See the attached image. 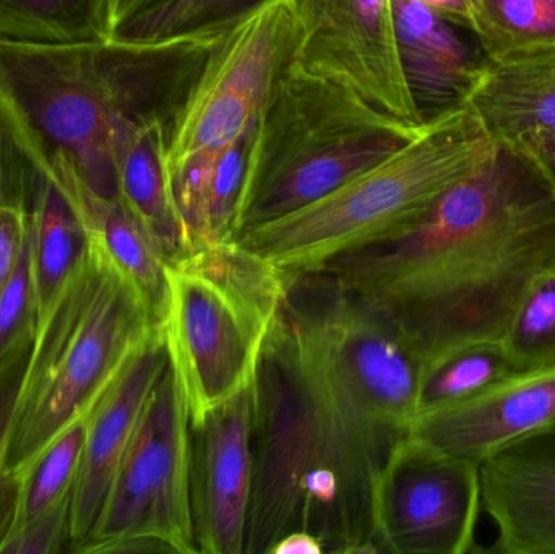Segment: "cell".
<instances>
[{
    "label": "cell",
    "mask_w": 555,
    "mask_h": 554,
    "mask_svg": "<svg viewBox=\"0 0 555 554\" xmlns=\"http://www.w3.org/2000/svg\"><path fill=\"white\" fill-rule=\"evenodd\" d=\"M555 428V364L511 374L478 396L417 415L411 435L481 464L508 446Z\"/></svg>",
    "instance_id": "obj_14"
},
{
    "label": "cell",
    "mask_w": 555,
    "mask_h": 554,
    "mask_svg": "<svg viewBox=\"0 0 555 554\" xmlns=\"http://www.w3.org/2000/svg\"><path fill=\"white\" fill-rule=\"evenodd\" d=\"M270 0H156L117 25L111 38L158 42L179 38H220Z\"/></svg>",
    "instance_id": "obj_23"
},
{
    "label": "cell",
    "mask_w": 555,
    "mask_h": 554,
    "mask_svg": "<svg viewBox=\"0 0 555 554\" xmlns=\"http://www.w3.org/2000/svg\"><path fill=\"white\" fill-rule=\"evenodd\" d=\"M555 429V428H554Z\"/></svg>",
    "instance_id": "obj_35"
},
{
    "label": "cell",
    "mask_w": 555,
    "mask_h": 554,
    "mask_svg": "<svg viewBox=\"0 0 555 554\" xmlns=\"http://www.w3.org/2000/svg\"><path fill=\"white\" fill-rule=\"evenodd\" d=\"M253 384L192 426L191 488L202 554H244L254 490Z\"/></svg>",
    "instance_id": "obj_12"
},
{
    "label": "cell",
    "mask_w": 555,
    "mask_h": 554,
    "mask_svg": "<svg viewBox=\"0 0 555 554\" xmlns=\"http://www.w3.org/2000/svg\"><path fill=\"white\" fill-rule=\"evenodd\" d=\"M33 340L13 348L0 360V549L15 527L22 500V485L10 467V452L16 403Z\"/></svg>",
    "instance_id": "obj_29"
},
{
    "label": "cell",
    "mask_w": 555,
    "mask_h": 554,
    "mask_svg": "<svg viewBox=\"0 0 555 554\" xmlns=\"http://www.w3.org/2000/svg\"><path fill=\"white\" fill-rule=\"evenodd\" d=\"M109 2L111 33L120 23L155 3L156 0H107Z\"/></svg>",
    "instance_id": "obj_34"
},
{
    "label": "cell",
    "mask_w": 555,
    "mask_h": 554,
    "mask_svg": "<svg viewBox=\"0 0 555 554\" xmlns=\"http://www.w3.org/2000/svg\"><path fill=\"white\" fill-rule=\"evenodd\" d=\"M479 465L404 435L378 472L372 493L378 553L476 552L482 513Z\"/></svg>",
    "instance_id": "obj_10"
},
{
    "label": "cell",
    "mask_w": 555,
    "mask_h": 554,
    "mask_svg": "<svg viewBox=\"0 0 555 554\" xmlns=\"http://www.w3.org/2000/svg\"><path fill=\"white\" fill-rule=\"evenodd\" d=\"M220 38L75 44L0 39V94L91 194L119 201L117 155L127 137L152 120L172 127Z\"/></svg>",
    "instance_id": "obj_3"
},
{
    "label": "cell",
    "mask_w": 555,
    "mask_h": 554,
    "mask_svg": "<svg viewBox=\"0 0 555 554\" xmlns=\"http://www.w3.org/2000/svg\"><path fill=\"white\" fill-rule=\"evenodd\" d=\"M404 80L424 123L469 103L489 61L455 23L421 0H391Z\"/></svg>",
    "instance_id": "obj_16"
},
{
    "label": "cell",
    "mask_w": 555,
    "mask_h": 554,
    "mask_svg": "<svg viewBox=\"0 0 555 554\" xmlns=\"http://www.w3.org/2000/svg\"><path fill=\"white\" fill-rule=\"evenodd\" d=\"M111 38L107 0H0V39L75 44Z\"/></svg>",
    "instance_id": "obj_22"
},
{
    "label": "cell",
    "mask_w": 555,
    "mask_h": 554,
    "mask_svg": "<svg viewBox=\"0 0 555 554\" xmlns=\"http://www.w3.org/2000/svg\"><path fill=\"white\" fill-rule=\"evenodd\" d=\"M293 5L297 64L411 126L426 124L404 80L391 0H293Z\"/></svg>",
    "instance_id": "obj_11"
},
{
    "label": "cell",
    "mask_w": 555,
    "mask_h": 554,
    "mask_svg": "<svg viewBox=\"0 0 555 554\" xmlns=\"http://www.w3.org/2000/svg\"><path fill=\"white\" fill-rule=\"evenodd\" d=\"M168 363V348L159 328L130 358L88 416L83 452L72 488L70 553H78L93 533L146 402Z\"/></svg>",
    "instance_id": "obj_13"
},
{
    "label": "cell",
    "mask_w": 555,
    "mask_h": 554,
    "mask_svg": "<svg viewBox=\"0 0 555 554\" xmlns=\"http://www.w3.org/2000/svg\"><path fill=\"white\" fill-rule=\"evenodd\" d=\"M72 493L55 501L35 519L15 530L0 549V554L70 553Z\"/></svg>",
    "instance_id": "obj_30"
},
{
    "label": "cell",
    "mask_w": 555,
    "mask_h": 554,
    "mask_svg": "<svg viewBox=\"0 0 555 554\" xmlns=\"http://www.w3.org/2000/svg\"><path fill=\"white\" fill-rule=\"evenodd\" d=\"M511 145L524 150L555 185V132L538 133Z\"/></svg>",
    "instance_id": "obj_31"
},
{
    "label": "cell",
    "mask_w": 555,
    "mask_h": 554,
    "mask_svg": "<svg viewBox=\"0 0 555 554\" xmlns=\"http://www.w3.org/2000/svg\"><path fill=\"white\" fill-rule=\"evenodd\" d=\"M498 146L475 107L465 104L430 119L390 158L307 207L244 231L237 241L286 272H317L341 254L417 223Z\"/></svg>",
    "instance_id": "obj_5"
},
{
    "label": "cell",
    "mask_w": 555,
    "mask_h": 554,
    "mask_svg": "<svg viewBox=\"0 0 555 554\" xmlns=\"http://www.w3.org/2000/svg\"><path fill=\"white\" fill-rule=\"evenodd\" d=\"M259 126L260 120L240 139L220 152L211 153L205 194L207 244L233 241L240 236L241 211Z\"/></svg>",
    "instance_id": "obj_26"
},
{
    "label": "cell",
    "mask_w": 555,
    "mask_h": 554,
    "mask_svg": "<svg viewBox=\"0 0 555 554\" xmlns=\"http://www.w3.org/2000/svg\"><path fill=\"white\" fill-rule=\"evenodd\" d=\"M398 335L421 374L475 345H501L531 288L555 272V185L518 146L450 189L406 230L317 270Z\"/></svg>",
    "instance_id": "obj_2"
},
{
    "label": "cell",
    "mask_w": 555,
    "mask_h": 554,
    "mask_svg": "<svg viewBox=\"0 0 555 554\" xmlns=\"http://www.w3.org/2000/svg\"><path fill=\"white\" fill-rule=\"evenodd\" d=\"M482 513L495 526L494 553L555 554V429L485 459Z\"/></svg>",
    "instance_id": "obj_15"
},
{
    "label": "cell",
    "mask_w": 555,
    "mask_h": 554,
    "mask_svg": "<svg viewBox=\"0 0 555 554\" xmlns=\"http://www.w3.org/2000/svg\"><path fill=\"white\" fill-rule=\"evenodd\" d=\"M424 126L291 62L260 119L240 234L325 197L390 158Z\"/></svg>",
    "instance_id": "obj_6"
},
{
    "label": "cell",
    "mask_w": 555,
    "mask_h": 554,
    "mask_svg": "<svg viewBox=\"0 0 555 554\" xmlns=\"http://www.w3.org/2000/svg\"><path fill=\"white\" fill-rule=\"evenodd\" d=\"M48 153V152H46ZM57 166L80 210L88 233L103 247L114 266L145 302L162 327L168 305L166 257L149 231L130 214L122 201H104L91 194L62 156L48 153Z\"/></svg>",
    "instance_id": "obj_18"
},
{
    "label": "cell",
    "mask_w": 555,
    "mask_h": 554,
    "mask_svg": "<svg viewBox=\"0 0 555 554\" xmlns=\"http://www.w3.org/2000/svg\"><path fill=\"white\" fill-rule=\"evenodd\" d=\"M421 364L323 272L291 273L257 368L244 554L309 532L325 553H378L372 493L416 418Z\"/></svg>",
    "instance_id": "obj_1"
},
{
    "label": "cell",
    "mask_w": 555,
    "mask_h": 554,
    "mask_svg": "<svg viewBox=\"0 0 555 554\" xmlns=\"http://www.w3.org/2000/svg\"><path fill=\"white\" fill-rule=\"evenodd\" d=\"M38 171V142L0 94V292L31 227Z\"/></svg>",
    "instance_id": "obj_21"
},
{
    "label": "cell",
    "mask_w": 555,
    "mask_h": 554,
    "mask_svg": "<svg viewBox=\"0 0 555 554\" xmlns=\"http://www.w3.org/2000/svg\"><path fill=\"white\" fill-rule=\"evenodd\" d=\"M87 243L88 231L80 210L57 166L39 145V171L29 228L36 325L51 308Z\"/></svg>",
    "instance_id": "obj_19"
},
{
    "label": "cell",
    "mask_w": 555,
    "mask_h": 554,
    "mask_svg": "<svg viewBox=\"0 0 555 554\" xmlns=\"http://www.w3.org/2000/svg\"><path fill=\"white\" fill-rule=\"evenodd\" d=\"M489 62L555 44V0H466Z\"/></svg>",
    "instance_id": "obj_24"
},
{
    "label": "cell",
    "mask_w": 555,
    "mask_h": 554,
    "mask_svg": "<svg viewBox=\"0 0 555 554\" xmlns=\"http://www.w3.org/2000/svg\"><path fill=\"white\" fill-rule=\"evenodd\" d=\"M421 2L426 3L427 7L436 10L439 15L455 23L460 28L472 33V15H469L466 0H421Z\"/></svg>",
    "instance_id": "obj_33"
},
{
    "label": "cell",
    "mask_w": 555,
    "mask_h": 554,
    "mask_svg": "<svg viewBox=\"0 0 555 554\" xmlns=\"http://www.w3.org/2000/svg\"><path fill=\"white\" fill-rule=\"evenodd\" d=\"M85 435L87 420L68 428L36 462L31 474L23 484L18 517L12 533L51 507L55 501L72 493L83 452Z\"/></svg>",
    "instance_id": "obj_28"
},
{
    "label": "cell",
    "mask_w": 555,
    "mask_h": 554,
    "mask_svg": "<svg viewBox=\"0 0 555 554\" xmlns=\"http://www.w3.org/2000/svg\"><path fill=\"white\" fill-rule=\"evenodd\" d=\"M293 0H270L218 39L169 132V166L215 153L262 119L296 54Z\"/></svg>",
    "instance_id": "obj_9"
},
{
    "label": "cell",
    "mask_w": 555,
    "mask_h": 554,
    "mask_svg": "<svg viewBox=\"0 0 555 554\" xmlns=\"http://www.w3.org/2000/svg\"><path fill=\"white\" fill-rule=\"evenodd\" d=\"M511 374L501 345H475L456 351L421 374L416 416L478 396Z\"/></svg>",
    "instance_id": "obj_25"
},
{
    "label": "cell",
    "mask_w": 555,
    "mask_h": 554,
    "mask_svg": "<svg viewBox=\"0 0 555 554\" xmlns=\"http://www.w3.org/2000/svg\"><path fill=\"white\" fill-rule=\"evenodd\" d=\"M171 126L152 120L137 127L117 155L119 198L142 223L166 260L188 253L169 175Z\"/></svg>",
    "instance_id": "obj_20"
},
{
    "label": "cell",
    "mask_w": 555,
    "mask_h": 554,
    "mask_svg": "<svg viewBox=\"0 0 555 554\" xmlns=\"http://www.w3.org/2000/svg\"><path fill=\"white\" fill-rule=\"evenodd\" d=\"M322 542L309 532H289L281 537L269 554H323Z\"/></svg>",
    "instance_id": "obj_32"
},
{
    "label": "cell",
    "mask_w": 555,
    "mask_h": 554,
    "mask_svg": "<svg viewBox=\"0 0 555 554\" xmlns=\"http://www.w3.org/2000/svg\"><path fill=\"white\" fill-rule=\"evenodd\" d=\"M512 373L555 364V272L543 276L525 296L501 342Z\"/></svg>",
    "instance_id": "obj_27"
},
{
    "label": "cell",
    "mask_w": 555,
    "mask_h": 554,
    "mask_svg": "<svg viewBox=\"0 0 555 554\" xmlns=\"http://www.w3.org/2000/svg\"><path fill=\"white\" fill-rule=\"evenodd\" d=\"M191 415L171 361L143 410L106 506L80 554L155 540L197 554L191 488Z\"/></svg>",
    "instance_id": "obj_8"
},
{
    "label": "cell",
    "mask_w": 555,
    "mask_h": 554,
    "mask_svg": "<svg viewBox=\"0 0 555 554\" xmlns=\"http://www.w3.org/2000/svg\"><path fill=\"white\" fill-rule=\"evenodd\" d=\"M166 276L163 337L197 426L256 379L291 272L233 240L166 260Z\"/></svg>",
    "instance_id": "obj_7"
},
{
    "label": "cell",
    "mask_w": 555,
    "mask_h": 554,
    "mask_svg": "<svg viewBox=\"0 0 555 554\" xmlns=\"http://www.w3.org/2000/svg\"><path fill=\"white\" fill-rule=\"evenodd\" d=\"M469 104L498 142L555 132V44L489 62Z\"/></svg>",
    "instance_id": "obj_17"
},
{
    "label": "cell",
    "mask_w": 555,
    "mask_h": 554,
    "mask_svg": "<svg viewBox=\"0 0 555 554\" xmlns=\"http://www.w3.org/2000/svg\"><path fill=\"white\" fill-rule=\"evenodd\" d=\"M159 328L139 293L88 233L80 260L36 325L10 452L22 488L52 442L88 420L130 358Z\"/></svg>",
    "instance_id": "obj_4"
}]
</instances>
